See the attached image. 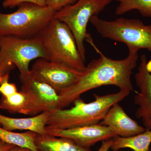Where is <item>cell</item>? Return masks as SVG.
Segmentation results:
<instances>
[{
  "label": "cell",
  "mask_w": 151,
  "mask_h": 151,
  "mask_svg": "<svg viewBox=\"0 0 151 151\" xmlns=\"http://www.w3.org/2000/svg\"><path fill=\"white\" fill-rule=\"evenodd\" d=\"M151 144V129L142 134L128 137L116 136L113 138L111 147L112 151L129 148L134 151H149Z\"/></svg>",
  "instance_id": "9a60e30c"
},
{
  "label": "cell",
  "mask_w": 151,
  "mask_h": 151,
  "mask_svg": "<svg viewBox=\"0 0 151 151\" xmlns=\"http://www.w3.org/2000/svg\"><path fill=\"white\" fill-rule=\"evenodd\" d=\"M9 74L7 73L0 77V94L3 97H10L18 92L16 84L9 82Z\"/></svg>",
  "instance_id": "d6986e66"
},
{
  "label": "cell",
  "mask_w": 151,
  "mask_h": 151,
  "mask_svg": "<svg viewBox=\"0 0 151 151\" xmlns=\"http://www.w3.org/2000/svg\"><path fill=\"white\" fill-rule=\"evenodd\" d=\"M18 7L11 13L0 12V36H36L53 19L56 12L47 6L31 3H23Z\"/></svg>",
  "instance_id": "277c9868"
},
{
  "label": "cell",
  "mask_w": 151,
  "mask_h": 151,
  "mask_svg": "<svg viewBox=\"0 0 151 151\" xmlns=\"http://www.w3.org/2000/svg\"><path fill=\"white\" fill-rule=\"evenodd\" d=\"M89 22L102 37L125 44L129 51L151 50V25L139 19L120 17L110 21L96 15Z\"/></svg>",
  "instance_id": "5b68a950"
},
{
  "label": "cell",
  "mask_w": 151,
  "mask_h": 151,
  "mask_svg": "<svg viewBox=\"0 0 151 151\" xmlns=\"http://www.w3.org/2000/svg\"><path fill=\"white\" fill-rule=\"evenodd\" d=\"M21 90L27 95L31 107V115L36 116L44 112H51L58 109L59 94L48 84L35 79L29 73L20 79Z\"/></svg>",
  "instance_id": "9c48e42d"
},
{
  "label": "cell",
  "mask_w": 151,
  "mask_h": 151,
  "mask_svg": "<svg viewBox=\"0 0 151 151\" xmlns=\"http://www.w3.org/2000/svg\"><path fill=\"white\" fill-rule=\"evenodd\" d=\"M50 112H44L30 118H14L0 113V125L6 129L25 130L39 135L47 134L46 127Z\"/></svg>",
  "instance_id": "4fadbf2b"
},
{
  "label": "cell",
  "mask_w": 151,
  "mask_h": 151,
  "mask_svg": "<svg viewBox=\"0 0 151 151\" xmlns=\"http://www.w3.org/2000/svg\"><path fill=\"white\" fill-rule=\"evenodd\" d=\"M4 63L3 61L2 58L1 51H0V68L2 66Z\"/></svg>",
  "instance_id": "484cf974"
},
{
  "label": "cell",
  "mask_w": 151,
  "mask_h": 151,
  "mask_svg": "<svg viewBox=\"0 0 151 151\" xmlns=\"http://www.w3.org/2000/svg\"><path fill=\"white\" fill-rule=\"evenodd\" d=\"M113 143V138L103 141L102 142V145L100 148L97 151H109L110 149L111 148V145Z\"/></svg>",
  "instance_id": "603a6c76"
},
{
  "label": "cell",
  "mask_w": 151,
  "mask_h": 151,
  "mask_svg": "<svg viewBox=\"0 0 151 151\" xmlns=\"http://www.w3.org/2000/svg\"><path fill=\"white\" fill-rule=\"evenodd\" d=\"M14 146L0 140V151H7Z\"/></svg>",
  "instance_id": "cb8c5ba5"
},
{
  "label": "cell",
  "mask_w": 151,
  "mask_h": 151,
  "mask_svg": "<svg viewBox=\"0 0 151 151\" xmlns=\"http://www.w3.org/2000/svg\"><path fill=\"white\" fill-rule=\"evenodd\" d=\"M78 0H45L46 6L57 12L60 9L73 4Z\"/></svg>",
  "instance_id": "44dd1931"
},
{
  "label": "cell",
  "mask_w": 151,
  "mask_h": 151,
  "mask_svg": "<svg viewBox=\"0 0 151 151\" xmlns=\"http://www.w3.org/2000/svg\"><path fill=\"white\" fill-rule=\"evenodd\" d=\"M0 109L11 113L31 115V107L27 95L21 90L9 97H2Z\"/></svg>",
  "instance_id": "e0dca14e"
},
{
  "label": "cell",
  "mask_w": 151,
  "mask_h": 151,
  "mask_svg": "<svg viewBox=\"0 0 151 151\" xmlns=\"http://www.w3.org/2000/svg\"><path fill=\"white\" fill-rule=\"evenodd\" d=\"M100 124L107 126L113 133L122 137L139 134L146 130L130 118L119 103L111 107Z\"/></svg>",
  "instance_id": "7c38bea8"
},
{
  "label": "cell",
  "mask_w": 151,
  "mask_h": 151,
  "mask_svg": "<svg viewBox=\"0 0 151 151\" xmlns=\"http://www.w3.org/2000/svg\"><path fill=\"white\" fill-rule=\"evenodd\" d=\"M47 60L59 63L83 72L86 66L81 58L75 37L64 23L54 18L38 35Z\"/></svg>",
  "instance_id": "3957f363"
},
{
  "label": "cell",
  "mask_w": 151,
  "mask_h": 151,
  "mask_svg": "<svg viewBox=\"0 0 151 151\" xmlns=\"http://www.w3.org/2000/svg\"><path fill=\"white\" fill-rule=\"evenodd\" d=\"M47 134L72 140L78 145L90 148L95 144L118 136L109 128L100 124L88 125L72 129H60L46 127Z\"/></svg>",
  "instance_id": "8fae6325"
},
{
  "label": "cell",
  "mask_w": 151,
  "mask_h": 151,
  "mask_svg": "<svg viewBox=\"0 0 151 151\" xmlns=\"http://www.w3.org/2000/svg\"><path fill=\"white\" fill-rule=\"evenodd\" d=\"M7 151H33L29 149L26 148L22 147H17V146H14L11 148L9 149Z\"/></svg>",
  "instance_id": "d4e9b609"
},
{
  "label": "cell",
  "mask_w": 151,
  "mask_h": 151,
  "mask_svg": "<svg viewBox=\"0 0 151 151\" xmlns=\"http://www.w3.org/2000/svg\"><path fill=\"white\" fill-rule=\"evenodd\" d=\"M136 84L140 92H136L134 101L138 108L137 118L142 120L144 127L151 129V60L148 61L147 56L140 57L138 71L135 75Z\"/></svg>",
  "instance_id": "30bf717a"
},
{
  "label": "cell",
  "mask_w": 151,
  "mask_h": 151,
  "mask_svg": "<svg viewBox=\"0 0 151 151\" xmlns=\"http://www.w3.org/2000/svg\"><path fill=\"white\" fill-rule=\"evenodd\" d=\"M30 73L35 79L48 84L59 94L72 86L82 72L62 63L40 58L34 63Z\"/></svg>",
  "instance_id": "ba28073f"
},
{
  "label": "cell",
  "mask_w": 151,
  "mask_h": 151,
  "mask_svg": "<svg viewBox=\"0 0 151 151\" xmlns=\"http://www.w3.org/2000/svg\"><path fill=\"white\" fill-rule=\"evenodd\" d=\"M130 93L120 90L102 96L94 94L95 100L89 103L79 97L73 101L74 106L71 108L56 109L50 112L46 127L65 129L100 124L111 107L124 100Z\"/></svg>",
  "instance_id": "7a4b0ae2"
},
{
  "label": "cell",
  "mask_w": 151,
  "mask_h": 151,
  "mask_svg": "<svg viewBox=\"0 0 151 151\" xmlns=\"http://www.w3.org/2000/svg\"><path fill=\"white\" fill-rule=\"evenodd\" d=\"M35 143L38 151H92L68 138L47 134H37Z\"/></svg>",
  "instance_id": "5bb4252c"
},
{
  "label": "cell",
  "mask_w": 151,
  "mask_h": 151,
  "mask_svg": "<svg viewBox=\"0 0 151 151\" xmlns=\"http://www.w3.org/2000/svg\"><path fill=\"white\" fill-rule=\"evenodd\" d=\"M37 134L30 131L17 133L6 129L0 125V140L12 145L29 149L33 151H38L35 143Z\"/></svg>",
  "instance_id": "2e32d148"
},
{
  "label": "cell",
  "mask_w": 151,
  "mask_h": 151,
  "mask_svg": "<svg viewBox=\"0 0 151 151\" xmlns=\"http://www.w3.org/2000/svg\"><path fill=\"white\" fill-rule=\"evenodd\" d=\"M15 65L9 63L4 62L1 67L0 68V77L6 73H10L13 69Z\"/></svg>",
  "instance_id": "7402d4cb"
},
{
  "label": "cell",
  "mask_w": 151,
  "mask_h": 151,
  "mask_svg": "<svg viewBox=\"0 0 151 151\" xmlns=\"http://www.w3.org/2000/svg\"><path fill=\"white\" fill-rule=\"evenodd\" d=\"M112 2V0H78L55 14L54 18L64 23L71 30L81 58L85 61L84 41L92 40L87 32V24L92 17L98 15Z\"/></svg>",
  "instance_id": "8992f818"
},
{
  "label": "cell",
  "mask_w": 151,
  "mask_h": 151,
  "mask_svg": "<svg viewBox=\"0 0 151 151\" xmlns=\"http://www.w3.org/2000/svg\"><path fill=\"white\" fill-rule=\"evenodd\" d=\"M100 57L93 60L72 86L60 93L58 109H64L89 90L103 86L113 85L120 90L134 91L131 80L133 70L137 65L138 52L129 51L128 56L114 60L105 56L94 45L90 43Z\"/></svg>",
  "instance_id": "6da1fadb"
},
{
  "label": "cell",
  "mask_w": 151,
  "mask_h": 151,
  "mask_svg": "<svg viewBox=\"0 0 151 151\" xmlns=\"http://www.w3.org/2000/svg\"><path fill=\"white\" fill-rule=\"evenodd\" d=\"M149 151H151V144L150 145V150H149Z\"/></svg>",
  "instance_id": "4316f807"
},
{
  "label": "cell",
  "mask_w": 151,
  "mask_h": 151,
  "mask_svg": "<svg viewBox=\"0 0 151 151\" xmlns=\"http://www.w3.org/2000/svg\"><path fill=\"white\" fill-rule=\"evenodd\" d=\"M119 2L115 14L122 15L130 11L137 10L143 17L151 18V0H112Z\"/></svg>",
  "instance_id": "ac0fdd59"
},
{
  "label": "cell",
  "mask_w": 151,
  "mask_h": 151,
  "mask_svg": "<svg viewBox=\"0 0 151 151\" xmlns=\"http://www.w3.org/2000/svg\"><path fill=\"white\" fill-rule=\"evenodd\" d=\"M25 3H31L41 6H46L45 0H4L2 6L5 8H14Z\"/></svg>",
  "instance_id": "ffe728a7"
},
{
  "label": "cell",
  "mask_w": 151,
  "mask_h": 151,
  "mask_svg": "<svg viewBox=\"0 0 151 151\" xmlns=\"http://www.w3.org/2000/svg\"><path fill=\"white\" fill-rule=\"evenodd\" d=\"M0 51L3 62L9 63L17 68L20 79L29 74L31 61L36 58L47 59L46 52L38 35L30 37L0 36Z\"/></svg>",
  "instance_id": "52a82bcc"
}]
</instances>
